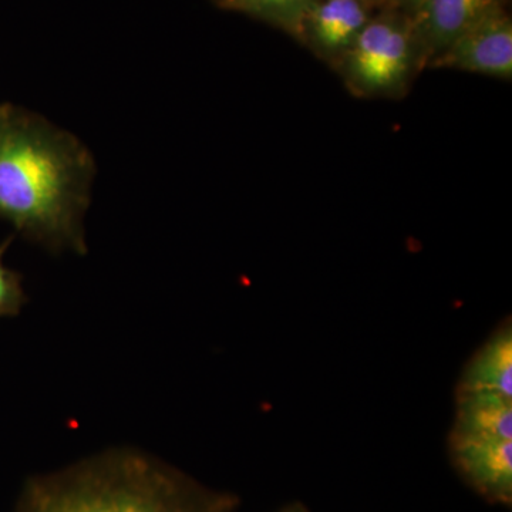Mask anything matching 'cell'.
I'll return each mask as SVG.
<instances>
[{
    "label": "cell",
    "instance_id": "obj_1",
    "mask_svg": "<svg viewBox=\"0 0 512 512\" xmlns=\"http://www.w3.org/2000/svg\"><path fill=\"white\" fill-rule=\"evenodd\" d=\"M90 151L33 111L0 104V220L50 251L86 252Z\"/></svg>",
    "mask_w": 512,
    "mask_h": 512
},
{
    "label": "cell",
    "instance_id": "obj_2",
    "mask_svg": "<svg viewBox=\"0 0 512 512\" xmlns=\"http://www.w3.org/2000/svg\"><path fill=\"white\" fill-rule=\"evenodd\" d=\"M211 490L140 451L116 450L32 478L15 512H237Z\"/></svg>",
    "mask_w": 512,
    "mask_h": 512
},
{
    "label": "cell",
    "instance_id": "obj_3",
    "mask_svg": "<svg viewBox=\"0 0 512 512\" xmlns=\"http://www.w3.org/2000/svg\"><path fill=\"white\" fill-rule=\"evenodd\" d=\"M448 456L460 477L487 503H512V399L456 393Z\"/></svg>",
    "mask_w": 512,
    "mask_h": 512
},
{
    "label": "cell",
    "instance_id": "obj_4",
    "mask_svg": "<svg viewBox=\"0 0 512 512\" xmlns=\"http://www.w3.org/2000/svg\"><path fill=\"white\" fill-rule=\"evenodd\" d=\"M412 62V32L393 20H372L348 50L346 77L359 92H390L402 86Z\"/></svg>",
    "mask_w": 512,
    "mask_h": 512
},
{
    "label": "cell",
    "instance_id": "obj_5",
    "mask_svg": "<svg viewBox=\"0 0 512 512\" xmlns=\"http://www.w3.org/2000/svg\"><path fill=\"white\" fill-rule=\"evenodd\" d=\"M434 67L463 70L510 80L512 23L503 8L488 13L434 56Z\"/></svg>",
    "mask_w": 512,
    "mask_h": 512
},
{
    "label": "cell",
    "instance_id": "obj_6",
    "mask_svg": "<svg viewBox=\"0 0 512 512\" xmlns=\"http://www.w3.org/2000/svg\"><path fill=\"white\" fill-rule=\"evenodd\" d=\"M504 0H414L417 32L433 56L443 52L461 33L494 10Z\"/></svg>",
    "mask_w": 512,
    "mask_h": 512
},
{
    "label": "cell",
    "instance_id": "obj_7",
    "mask_svg": "<svg viewBox=\"0 0 512 512\" xmlns=\"http://www.w3.org/2000/svg\"><path fill=\"white\" fill-rule=\"evenodd\" d=\"M456 393H498L512 397V326L504 319L471 355L456 386Z\"/></svg>",
    "mask_w": 512,
    "mask_h": 512
},
{
    "label": "cell",
    "instance_id": "obj_8",
    "mask_svg": "<svg viewBox=\"0 0 512 512\" xmlns=\"http://www.w3.org/2000/svg\"><path fill=\"white\" fill-rule=\"evenodd\" d=\"M313 43L326 55L348 53L370 22L365 0H323L316 2L306 18Z\"/></svg>",
    "mask_w": 512,
    "mask_h": 512
},
{
    "label": "cell",
    "instance_id": "obj_9",
    "mask_svg": "<svg viewBox=\"0 0 512 512\" xmlns=\"http://www.w3.org/2000/svg\"><path fill=\"white\" fill-rule=\"evenodd\" d=\"M235 3L255 15L295 25L306 18L316 0H235Z\"/></svg>",
    "mask_w": 512,
    "mask_h": 512
},
{
    "label": "cell",
    "instance_id": "obj_10",
    "mask_svg": "<svg viewBox=\"0 0 512 512\" xmlns=\"http://www.w3.org/2000/svg\"><path fill=\"white\" fill-rule=\"evenodd\" d=\"M12 238L0 245V318L16 316L25 305L26 295L23 291L22 276L3 264V255L9 248Z\"/></svg>",
    "mask_w": 512,
    "mask_h": 512
},
{
    "label": "cell",
    "instance_id": "obj_11",
    "mask_svg": "<svg viewBox=\"0 0 512 512\" xmlns=\"http://www.w3.org/2000/svg\"><path fill=\"white\" fill-rule=\"evenodd\" d=\"M278 512H311L308 510V508L305 507V505L301 503H292L285 505L284 508H281Z\"/></svg>",
    "mask_w": 512,
    "mask_h": 512
},
{
    "label": "cell",
    "instance_id": "obj_12",
    "mask_svg": "<svg viewBox=\"0 0 512 512\" xmlns=\"http://www.w3.org/2000/svg\"><path fill=\"white\" fill-rule=\"evenodd\" d=\"M413 2H414V0H413Z\"/></svg>",
    "mask_w": 512,
    "mask_h": 512
},
{
    "label": "cell",
    "instance_id": "obj_13",
    "mask_svg": "<svg viewBox=\"0 0 512 512\" xmlns=\"http://www.w3.org/2000/svg\"><path fill=\"white\" fill-rule=\"evenodd\" d=\"M234 2H235V0H234Z\"/></svg>",
    "mask_w": 512,
    "mask_h": 512
}]
</instances>
